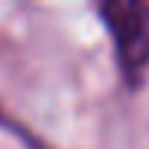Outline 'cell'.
Instances as JSON below:
<instances>
[{"label":"cell","mask_w":149,"mask_h":149,"mask_svg":"<svg viewBox=\"0 0 149 149\" xmlns=\"http://www.w3.org/2000/svg\"><path fill=\"white\" fill-rule=\"evenodd\" d=\"M100 18L116 46V61L128 85H140L149 70V3L140 0H107Z\"/></svg>","instance_id":"1"},{"label":"cell","mask_w":149,"mask_h":149,"mask_svg":"<svg viewBox=\"0 0 149 149\" xmlns=\"http://www.w3.org/2000/svg\"><path fill=\"white\" fill-rule=\"evenodd\" d=\"M22 137H24V140H28V146H31V149H43V146H40V143H33V140L28 137V134H22Z\"/></svg>","instance_id":"2"}]
</instances>
